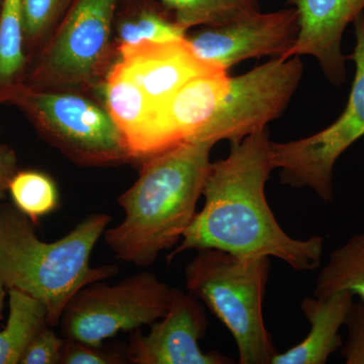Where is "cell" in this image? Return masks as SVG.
<instances>
[{"label": "cell", "mask_w": 364, "mask_h": 364, "mask_svg": "<svg viewBox=\"0 0 364 364\" xmlns=\"http://www.w3.org/2000/svg\"><path fill=\"white\" fill-rule=\"evenodd\" d=\"M273 169L267 130L231 142L226 158L210 162L203 210L167 260L188 250L217 249L239 256L279 258L296 272L318 269L324 239L289 236L268 205L265 186Z\"/></svg>", "instance_id": "1"}, {"label": "cell", "mask_w": 364, "mask_h": 364, "mask_svg": "<svg viewBox=\"0 0 364 364\" xmlns=\"http://www.w3.org/2000/svg\"><path fill=\"white\" fill-rule=\"evenodd\" d=\"M214 146L188 141L142 161L135 183L117 198L123 221L104 234L117 259L148 267L176 247L198 213Z\"/></svg>", "instance_id": "2"}, {"label": "cell", "mask_w": 364, "mask_h": 364, "mask_svg": "<svg viewBox=\"0 0 364 364\" xmlns=\"http://www.w3.org/2000/svg\"><path fill=\"white\" fill-rule=\"evenodd\" d=\"M109 222V215L93 214L59 240L44 242L36 235L32 220L14 205L0 208V280L7 289L42 301L48 325H59L80 289L119 273L116 265H90L93 248Z\"/></svg>", "instance_id": "3"}, {"label": "cell", "mask_w": 364, "mask_h": 364, "mask_svg": "<svg viewBox=\"0 0 364 364\" xmlns=\"http://www.w3.org/2000/svg\"><path fill=\"white\" fill-rule=\"evenodd\" d=\"M270 269L267 256H239L202 249L184 272L188 293L200 299L231 333L241 364H272L279 352L263 318Z\"/></svg>", "instance_id": "4"}, {"label": "cell", "mask_w": 364, "mask_h": 364, "mask_svg": "<svg viewBox=\"0 0 364 364\" xmlns=\"http://www.w3.org/2000/svg\"><path fill=\"white\" fill-rule=\"evenodd\" d=\"M174 287L143 272L114 284H88L69 301L59 325L64 338L102 346L121 332L152 325L168 311Z\"/></svg>", "instance_id": "5"}, {"label": "cell", "mask_w": 364, "mask_h": 364, "mask_svg": "<svg viewBox=\"0 0 364 364\" xmlns=\"http://www.w3.org/2000/svg\"><path fill=\"white\" fill-rule=\"evenodd\" d=\"M355 46L348 57L355 75L348 102L338 119L324 130L286 143L272 142V161L280 181L312 189L325 203L334 200V167L345 151L364 136V14L354 21Z\"/></svg>", "instance_id": "6"}, {"label": "cell", "mask_w": 364, "mask_h": 364, "mask_svg": "<svg viewBox=\"0 0 364 364\" xmlns=\"http://www.w3.org/2000/svg\"><path fill=\"white\" fill-rule=\"evenodd\" d=\"M18 100L46 138L82 166H109L130 161L121 132L102 105L57 90H21Z\"/></svg>", "instance_id": "7"}, {"label": "cell", "mask_w": 364, "mask_h": 364, "mask_svg": "<svg viewBox=\"0 0 364 364\" xmlns=\"http://www.w3.org/2000/svg\"><path fill=\"white\" fill-rule=\"evenodd\" d=\"M119 2L74 0L41 55L33 75L36 88L88 85L105 73Z\"/></svg>", "instance_id": "8"}, {"label": "cell", "mask_w": 364, "mask_h": 364, "mask_svg": "<svg viewBox=\"0 0 364 364\" xmlns=\"http://www.w3.org/2000/svg\"><path fill=\"white\" fill-rule=\"evenodd\" d=\"M303 76L299 56L277 57L247 73L230 77L229 87L207 126L193 141L238 142L267 130L282 116Z\"/></svg>", "instance_id": "9"}, {"label": "cell", "mask_w": 364, "mask_h": 364, "mask_svg": "<svg viewBox=\"0 0 364 364\" xmlns=\"http://www.w3.org/2000/svg\"><path fill=\"white\" fill-rule=\"evenodd\" d=\"M299 32L296 9L256 11L224 25L205 26L188 37L200 58L228 71L251 58L282 57L293 48Z\"/></svg>", "instance_id": "10"}, {"label": "cell", "mask_w": 364, "mask_h": 364, "mask_svg": "<svg viewBox=\"0 0 364 364\" xmlns=\"http://www.w3.org/2000/svg\"><path fill=\"white\" fill-rule=\"evenodd\" d=\"M208 318L203 303L191 293L174 289L167 313L151 325L148 334L135 330L127 350L134 364H232L233 359L219 352H205L200 340Z\"/></svg>", "instance_id": "11"}, {"label": "cell", "mask_w": 364, "mask_h": 364, "mask_svg": "<svg viewBox=\"0 0 364 364\" xmlns=\"http://www.w3.org/2000/svg\"><path fill=\"white\" fill-rule=\"evenodd\" d=\"M119 61L145 93L154 111L191 79L223 70L200 58L188 37L119 45Z\"/></svg>", "instance_id": "12"}, {"label": "cell", "mask_w": 364, "mask_h": 364, "mask_svg": "<svg viewBox=\"0 0 364 364\" xmlns=\"http://www.w3.org/2000/svg\"><path fill=\"white\" fill-rule=\"evenodd\" d=\"M299 16L298 39L280 58L310 55L317 59L333 85L346 80L342 39L347 26L364 14V0H289Z\"/></svg>", "instance_id": "13"}, {"label": "cell", "mask_w": 364, "mask_h": 364, "mask_svg": "<svg viewBox=\"0 0 364 364\" xmlns=\"http://www.w3.org/2000/svg\"><path fill=\"white\" fill-rule=\"evenodd\" d=\"M228 72L191 79L154 111L149 156L193 141L210 121L229 87Z\"/></svg>", "instance_id": "14"}, {"label": "cell", "mask_w": 364, "mask_h": 364, "mask_svg": "<svg viewBox=\"0 0 364 364\" xmlns=\"http://www.w3.org/2000/svg\"><path fill=\"white\" fill-rule=\"evenodd\" d=\"M355 296L337 291L326 296H306L301 312L310 323L305 339L289 350L277 352L272 364H325L343 345L340 329L345 326Z\"/></svg>", "instance_id": "15"}, {"label": "cell", "mask_w": 364, "mask_h": 364, "mask_svg": "<svg viewBox=\"0 0 364 364\" xmlns=\"http://www.w3.org/2000/svg\"><path fill=\"white\" fill-rule=\"evenodd\" d=\"M104 107L117 124L132 159H147L154 109L117 60L100 85Z\"/></svg>", "instance_id": "16"}, {"label": "cell", "mask_w": 364, "mask_h": 364, "mask_svg": "<svg viewBox=\"0 0 364 364\" xmlns=\"http://www.w3.org/2000/svg\"><path fill=\"white\" fill-rule=\"evenodd\" d=\"M116 18L119 45L164 42L188 37L173 13L159 0H121Z\"/></svg>", "instance_id": "17"}, {"label": "cell", "mask_w": 364, "mask_h": 364, "mask_svg": "<svg viewBox=\"0 0 364 364\" xmlns=\"http://www.w3.org/2000/svg\"><path fill=\"white\" fill-rule=\"evenodd\" d=\"M9 314L0 331V364L20 363L26 347L48 324L47 308L39 299L9 289Z\"/></svg>", "instance_id": "18"}, {"label": "cell", "mask_w": 364, "mask_h": 364, "mask_svg": "<svg viewBox=\"0 0 364 364\" xmlns=\"http://www.w3.org/2000/svg\"><path fill=\"white\" fill-rule=\"evenodd\" d=\"M349 291L364 301V231L333 250L316 282L314 296Z\"/></svg>", "instance_id": "19"}, {"label": "cell", "mask_w": 364, "mask_h": 364, "mask_svg": "<svg viewBox=\"0 0 364 364\" xmlns=\"http://www.w3.org/2000/svg\"><path fill=\"white\" fill-rule=\"evenodd\" d=\"M173 13L179 25H224L260 11L258 0H159Z\"/></svg>", "instance_id": "20"}, {"label": "cell", "mask_w": 364, "mask_h": 364, "mask_svg": "<svg viewBox=\"0 0 364 364\" xmlns=\"http://www.w3.org/2000/svg\"><path fill=\"white\" fill-rule=\"evenodd\" d=\"M23 0L0 4V87L11 85L25 66Z\"/></svg>", "instance_id": "21"}, {"label": "cell", "mask_w": 364, "mask_h": 364, "mask_svg": "<svg viewBox=\"0 0 364 364\" xmlns=\"http://www.w3.org/2000/svg\"><path fill=\"white\" fill-rule=\"evenodd\" d=\"M14 207L36 222L51 214L59 205L56 183L39 171H21L14 174L9 186Z\"/></svg>", "instance_id": "22"}, {"label": "cell", "mask_w": 364, "mask_h": 364, "mask_svg": "<svg viewBox=\"0 0 364 364\" xmlns=\"http://www.w3.org/2000/svg\"><path fill=\"white\" fill-rule=\"evenodd\" d=\"M74 0H23L25 38L40 39L59 25Z\"/></svg>", "instance_id": "23"}, {"label": "cell", "mask_w": 364, "mask_h": 364, "mask_svg": "<svg viewBox=\"0 0 364 364\" xmlns=\"http://www.w3.org/2000/svg\"><path fill=\"white\" fill-rule=\"evenodd\" d=\"M65 340L57 336L51 326L44 328L32 340L20 361L21 364H57L60 363L62 349Z\"/></svg>", "instance_id": "24"}, {"label": "cell", "mask_w": 364, "mask_h": 364, "mask_svg": "<svg viewBox=\"0 0 364 364\" xmlns=\"http://www.w3.org/2000/svg\"><path fill=\"white\" fill-rule=\"evenodd\" d=\"M346 341L342 345L341 358L346 364H364V301H354L345 322Z\"/></svg>", "instance_id": "25"}, {"label": "cell", "mask_w": 364, "mask_h": 364, "mask_svg": "<svg viewBox=\"0 0 364 364\" xmlns=\"http://www.w3.org/2000/svg\"><path fill=\"white\" fill-rule=\"evenodd\" d=\"M128 360L127 355L107 351L102 346L65 339L60 363L62 364H119Z\"/></svg>", "instance_id": "26"}, {"label": "cell", "mask_w": 364, "mask_h": 364, "mask_svg": "<svg viewBox=\"0 0 364 364\" xmlns=\"http://www.w3.org/2000/svg\"><path fill=\"white\" fill-rule=\"evenodd\" d=\"M16 172V158L14 151L0 146V200L9 193V182Z\"/></svg>", "instance_id": "27"}, {"label": "cell", "mask_w": 364, "mask_h": 364, "mask_svg": "<svg viewBox=\"0 0 364 364\" xmlns=\"http://www.w3.org/2000/svg\"><path fill=\"white\" fill-rule=\"evenodd\" d=\"M6 287H4V284H2L1 280H0V311H1L2 303H4V291H6Z\"/></svg>", "instance_id": "28"}]
</instances>
